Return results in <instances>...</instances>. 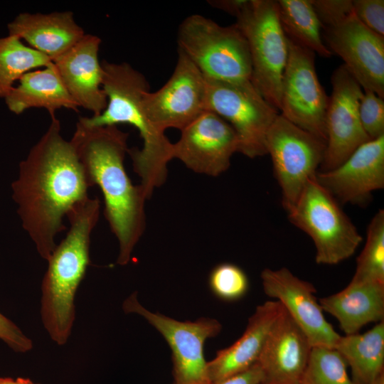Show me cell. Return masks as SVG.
Instances as JSON below:
<instances>
[{"mask_svg":"<svg viewBox=\"0 0 384 384\" xmlns=\"http://www.w3.org/2000/svg\"><path fill=\"white\" fill-rule=\"evenodd\" d=\"M50 118L46 132L21 161L12 184L22 226L46 260L56 235L66 228L64 218L89 197L90 187L73 144L62 136L60 121Z\"/></svg>","mask_w":384,"mask_h":384,"instance_id":"1","label":"cell"},{"mask_svg":"<svg viewBox=\"0 0 384 384\" xmlns=\"http://www.w3.org/2000/svg\"><path fill=\"white\" fill-rule=\"evenodd\" d=\"M129 133L117 126L88 127L78 120L70 142L88 183L103 196L104 215L119 242L117 260L126 265L146 228V195L134 185L125 167Z\"/></svg>","mask_w":384,"mask_h":384,"instance_id":"2","label":"cell"},{"mask_svg":"<svg viewBox=\"0 0 384 384\" xmlns=\"http://www.w3.org/2000/svg\"><path fill=\"white\" fill-rule=\"evenodd\" d=\"M102 89L107 96L105 109L98 115L80 117L88 127L127 124L135 127L143 141L142 147L128 149L133 169L149 198L162 186L168 175V164L173 159V143L147 117L142 105L143 93L149 90L146 78L127 63L103 60Z\"/></svg>","mask_w":384,"mask_h":384,"instance_id":"3","label":"cell"},{"mask_svg":"<svg viewBox=\"0 0 384 384\" xmlns=\"http://www.w3.org/2000/svg\"><path fill=\"white\" fill-rule=\"evenodd\" d=\"M100 203L88 197L67 215L69 229L56 245L42 280L41 319L51 339L65 344L75 320V296L90 263L91 233L97 223Z\"/></svg>","mask_w":384,"mask_h":384,"instance_id":"4","label":"cell"},{"mask_svg":"<svg viewBox=\"0 0 384 384\" xmlns=\"http://www.w3.org/2000/svg\"><path fill=\"white\" fill-rule=\"evenodd\" d=\"M177 42L178 50L206 78L228 82L251 81L248 44L235 23L223 26L203 16L193 14L181 23Z\"/></svg>","mask_w":384,"mask_h":384,"instance_id":"5","label":"cell"},{"mask_svg":"<svg viewBox=\"0 0 384 384\" xmlns=\"http://www.w3.org/2000/svg\"><path fill=\"white\" fill-rule=\"evenodd\" d=\"M315 176L287 211L288 219L314 242L316 262L334 265L351 257L363 238L339 203Z\"/></svg>","mask_w":384,"mask_h":384,"instance_id":"6","label":"cell"},{"mask_svg":"<svg viewBox=\"0 0 384 384\" xmlns=\"http://www.w3.org/2000/svg\"><path fill=\"white\" fill-rule=\"evenodd\" d=\"M235 18V24L248 44L252 83L264 99L279 112L288 43L279 21L277 1L248 0Z\"/></svg>","mask_w":384,"mask_h":384,"instance_id":"7","label":"cell"},{"mask_svg":"<svg viewBox=\"0 0 384 384\" xmlns=\"http://www.w3.org/2000/svg\"><path fill=\"white\" fill-rule=\"evenodd\" d=\"M265 148L287 212L319 170L326 144L279 114L267 131Z\"/></svg>","mask_w":384,"mask_h":384,"instance_id":"8","label":"cell"},{"mask_svg":"<svg viewBox=\"0 0 384 384\" xmlns=\"http://www.w3.org/2000/svg\"><path fill=\"white\" fill-rule=\"evenodd\" d=\"M206 80L207 110L223 118L233 128L238 139V152L251 159L267 154L266 135L279 112L251 81Z\"/></svg>","mask_w":384,"mask_h":384,"instance_id":"9","label":"cell"},{"mask_svg":"<svg viewBox=\"0 0 384 384\" xmlns=\"http://www.w3.org/2000/svg\"><path fill=\"white\" fill-rule=\"evenodd\" d=\"M126 313L143 316L159 331L172 351L174 384H211L204 357L206 341L217 336L221 324L214 319L201 318L195 321H179L144 308L132 294L123 302Z\"/></svg>","mask_w":384,"mask_h":384,"instance_id":"10","label":"cell"},{"mask_svg":"<svg viewBox=\"0 0 384 384\" xmlns=\"http://www.w3.org/2000/svg\"><path fill=\"white\" fill-rule=\"evenodd\" d=\"M287 43L280 114L326 144V114L329 97L316 75L315 53L288 38Z\"/></svg>","mask_w":384,"mask_h":384,"instance_id":"11","label":"cell"},{"mask_svg":"<svg viewBox=\"0 0 384 384\" xmlns=\"http://www.w3.org/2000/svg\"><path fill=\"white\" fill-rule=\"evenodd\" d=\"M142 105L151 122L165 132L181 131L207 111V84L194 63L178 50V60L169 80L156 92L146 90Z\"/></svg>","mask_w":384,"mask_h":384,"instance_id":"12","label":"cell"},{"mask_svg":"<svg viewBox=\"0 0 384 384\" xmlns=\"http://www.w3.org/2000/svg\"><path fill=\"white\" fill-rule=\"evenodd\" d=\"M331 82L332 93L326 114V149L320 171L337 167L358 146L370 140L359 117L363 95L361 85L343 65L334 71Z\"/></svg>","mask_w":384,"mask_h":384,"instance_id":"13","label":"cell"},{"mask_svg":"<svg viewBox=\"0 0 384 384\" xmlns=\"http://www.w3.org/2000/svg\"><path fill=\"white\" fill-rule=\"evenodd\" d=\"M173 144V159L195 173L217 176L226 171L238 152L237 134L223 118L207 110L183 129Z\"/></svg>","mask_w":384,"mask_h":384,"instance_id":"14","label":"cell"},{"mask_svg":"<svg viewBox=\"0 0 384 384\" xmlns=\"http://www.w3.org/2000/svg\"><path fill=\"white\" fill-rule=\"evenodd\" d=\"M324 31L325 45L343 59L363 91H372L383 99L384 37L363 25L354 12Z\"/></svg>","mask_w":384,"mask_h":384,"instance_id":"15","label":"cell"},{"mask_svg":"<svg viewBox=\"0 0 384 384\" xmlns=\"http://www.w3.org/2000/svg\"><path fill=\"white\" fill-rule=\"evenodd\" d=\"M260 277L265 294L282 304L305 334L311 347L334 348L341 335L326 319L312 284L286 267L265 268Z\"/></svg>","mask_w":384,"mask_h":384,"instance_id":"16","label":"cell"},{"mask_svg":"<svg viewBox=\"0 0 384 384\" xmlns=\"http://www.w3.org/2000/svg\"><path fill=\"white\" fill-rule=\"evenodd\" d=\"M316 179L339 204L365 206L384 187V135L358 146L341 164Z\"/></svg>","mask_w":384,"mask_h":384,"instance_id":"17","label":"cell"},{"mask_svg":"<svg viewBox=\"0 0 384 384\" xmlns=\"http://www.w3.org/2000/svg\"><path fill=\"white\" fill-rule=\"evenodd\" d=\"M311 348L283 307L257 362L262 374L260 384H300Z\"/></svg>","mask_w":384,"mask_h":384,"instance_id":"18","label":"cell"},{"mask_svg":"<svg viewBox=\"0 0 384 384\" xmlns=\"http://www.w3.org/2000/svg\"><path fill=\"white\" fill-rule=\"evenodd\" d=\"M100 37L85 36L53 63L66 90L79 107L98 115L107 106L102 89L103 70L98 58Z\"/></svg>","mask_w":384,"mask_h":384,"instance_id":"19","label":"cell"},{"mask_svg":"<svg viewBox=\"0 0 384 384\" xmlns=\"http://www.w3.org/2000/svg\"><path fill=\"white\" fill-rule=\"evenodd\" d=\"M283 310L276 300L256 307L243 334L231 346L222 349L207 362L211 384H216L257 363L269 333Z\"/></svg>","mask_w":384,"mask_h":384,"instance_id":"20","label":"cell"},{"mask_svg":"<svg viewBox=\"0 0 384 384\" xmlns=\"http://www.w3.org/2000/svg\"><path fill=\"white\" fill-rule=\"evenodd\" d=\"M9 35L15 36L28 46L53 61L85 34L73 13L69 11L47 14L21 13L8 23Z\"/></svg>","mask_w":384,"mask_h":384,"instance_id":"21","label":"cell"},{"mask_svg":"<svg viewBox=\"0 0 384 384\" xmlns=\"http://www.w3.org/2000/svg\"><path fill=\"white\" fill-rule=\"evenodd\" d=\"M319 302L324 312L336 319L345 335L354 334L369 323L383 321L384 284L351 280Z\"/></svg>","mask_w":384,"mask_h":384,"instance_id":"22","label":"cell"},{"mask_svg":"<svg viewBox=\"0 0 384 384\" xmlns=\"http://www.w3.org/2000/svg\"><path fill=\"white\" fill-rule=\"evenodd\" d=\"M4 100L8 109L16 114L31 108H43L53 117L59 109L78 112L79 108L53 62L23 75Z\"/></svg>","mask_w":384,"mask_h":384,"instance_id":"23","label":"cell"},{"mask_svg":"<svg viewBox=\"0 0 384 384\" xmlns=\"http://www.w3.org/2000/svg\"><path fill=\"white\" fill-rule=\"evenodd\" d=\"M356 384H371L384 373V321L363 334L341 336L334 347Z\"/></svg>","mask_w":384,"mask_h":384,"instance_id":"24","label":"cell"},{"mask_svg":"<svg viewBox=\"0 0 384 384\" xmlns=\"http://www.w3.org/2000/svg\"><path fill=\"white\" fill-rule=\"evenodd\" d=\"M277 6L288 39L321 57L332 55L322 39L321 25L310 0H279Z\"/></svg>","mask_w":384,"mask_h":384,"instance_id":"25","label":"cell"},{"mask_svg":"<svg viewBox=\"0 0 384 384\" xmlns=\"http://www.w3.org/2000/svg\"><path fill=\"white\" fill-rule=\"evenodd\" d=\"M51 62L15 36L0 37V98L4 99L23 75Z\"/></svg>","mask_w":384,"mask_h":384,"instance_id":"26","label":"cell"},{"mask_svg":"<svg viewBox=\"0 0 384 384\" xmlns=\"http://www.w3.org/2000/svg\"><path fill=\"white\" fill-rule=\"evenodd\" d=\"M355 282L384 284V210L380 209L371 219L366 240L356 260L352 279Z\"/></svg>","mask_w":384,"mask_h":384,"instance_id":"27","label":"cell"},{"mask_svg":"<svg viewBox=\"0 0 384 384\" xmlns=\"http://www.w3.org/2000/svg\"><path fill=\"white\" fill-rule=\"evenodd\" d=\"M300 384H356L349 377L347 365L332 348L312 347Z\"/></svg>","mask_w":384,"mask_h":384,"instance_id":"28","label":"cell"},{"mask_svg":"<svg viewBox=\"0 0 384 384\" xmlns=\"http://www.w3.org/2000/svg\"><path fill=\"white\" fill-rule=\"evenodd\" d=\"M208 282L213 294L225 301L240 299L246 294L249 287L245 272L232 263H222L215 266L210 273Z\"/></svg>","mask_w":384,"mask_h":384,"instance_id":"29","label":"cell"},{"mask_svg":"<svg viewBox=\"0 0 384 384\" xmlns=\"http://www.w3.org/2000/svg\"><path fill=\"white\" fill-rule=\"evenodd\" d=\"M359 117L370 139L384 135V100L372 91H363L359 104Z\"/></svg>","mask_w":384,"mask_h":384,"instance_id":"30","label":"cell"},{"mask_svg":"<svg viewBox=\"0 0 384 384\" xmlns=\"http://www.w3.org/2000/svg\"><path fill=\"white\" fill-rule=\"evenodd\" d=\"M324 30L331 28L353 12L351 0H310Z\"/></svg>","mask_w":384,"mask_h":384,"instance_id":"31","label":"cell"},{"mask_svg":"<svg viewBox=\"0 0 384 384\" xmlns=\"http://www.w3.org/2000/svg\"><path fill=\"white\" fill-rule=\"evenodd\" d=\"M353 9L359 21L375 33L384 37V1L353 0Z\"/></svg>","mask_w":384,"mask_h":384,"instance_id":"32","label":"cell"},{"mask_svg":"<svg viewBox=\"0 0 384 384\" xmlns=\"http://www.w3.org/2000/svg\"><path fill=\"white\" fill-rule=\"evenodd\" d=\"M0 339L16 352L25 353L33 348L32 341L15 324L1 313Z\"/></svg>","mask_w":384,"mask_h":384,"instance_id":"33","label":"cell"},{"mask_svg":"<svg viewBox=\"0 0 384 384\" xmlns=\"http://www.w3.org/2000/svg\"><path fill=\"white\" fill-rule=\"evenodd\" d=\"M262 378V371L257 363L250 368L224 379L216 384H260Z\"/></svg>","mask_w":384,"mask_h":384,"instance_id":"34","label":"cell"},{"mask_svg":"<svg viewBox=\"0 0 384 384\" xmlns=\"http://www.w3.org/2000/svg\"><path fill=\"white\" fill-rule=\"evenodd\" d=\"M247 2L248 0H219L210 1L209 4L236 17L244 9Z\"/></svg>","mask_w":384,"mask_h":384,"instance_id":"35","label":"cell"},{"mask_svg":"<svg viewBox=\"0 0 384 384\" xmlns=\"http://www.w3.org/2000/svg\"><path fill=\"white\" fill-rule=\"evenodd\" d=\"M0 384H34L30 379L18 378H0Z\"/></svg>","mask_w":384,"mask_h":384,"instance_id":"36","label":"cell"},{"mask_svg":"<svg viewBox=\"0 0 384 384\" xmlns=\"http://www.w3.org/2000/svg\"><path fill=\"white\" fill-rule=\"evenodd\" d=\"M371 384H384V373L379 375Z\"/></svg>","mask_w":384,"mask_h":384,"instance_id":"37","label":"cell"}]
</instances>
